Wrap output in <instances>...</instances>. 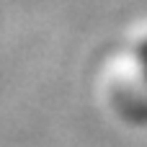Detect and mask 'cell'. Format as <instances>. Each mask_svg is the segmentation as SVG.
Here are the masks:
<instances>
[{"label": "cell", "mask_w": 147, "mask_h": 147, "mask_svg": "<svg viewBox=\"0 0 147 147\" xmlns=\"http://www.w3.org/2000/svg\"><path fill=\"white\" fill-rule=\"evenodd\" d=\"M134 59H137V67H140V72H142V78H145V83H147V36L137 44Z\"/></svg>", "instance_id": "6da1fadb"}]
</instances>
